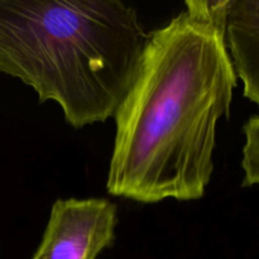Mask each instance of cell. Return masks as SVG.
Wrapping results in <instances>:
<instances>
[{
  "mask_svg": "<svg viewBox=\"0 0 259 259\" xmlns=\"http://www.w3.org/2000/svg\"><path fill=\"white\" fill-rule=\"evenodd\" d=\"M204 14L219 27L244 96L259 103V2L218 0L197 2Z\"/></svg>",
  "mask_w": 259,
  "mask_h": 259,
  "instance_id": "cell-4",
  "label": "cell"
},
{
  "mask_svg": "<svg viewBox=\"0 0 259 259\" xmlns=\"http://www.w3.org/2000/svg\"><path fill=\"white\" fill-rule=\"evenodd\" d=\"M146 39L120 0H0V72L57 103L73 128L114 116Z\"/></svg>",
  "mask_w": 259,
  "mask_h": 259,
  "instance_id": "cell-2",
  "label": "cell"
},
{
  "mask_svg": "<svg viewBox=\"0 0 259 259\" xmlns=\"http://www.w3.org/2000/svg\"><path fill=\"white\" fill-rule=\"evenodd\" d=\"M245 144L242 167L244 171L243 187H252L259 182V118L252 115L244 124Z\"/></svg>",
  "mask_w": 259,
  "mask_h": 259,
  "instance_id": "cell-5",
  "label": "cell"
},
{
  "mask_svg": "<svg viewBox=\"0 0 259 259\" xmlns=\"http://www.w3.org/2000/svg\"><path fill=\"white\" fill-rule=\"evenodd\" d=\"M118 207L104 197L56 200L32 259H98L115 242Z\"/></svg>",
  "mask_w": 259,
  "mask_h": 259,
  "instance_id": "cell-3",
  "label": "cell"
},
{
  "mask_svg": "<svg viewBox=\"0 0 259 259\" xmlns=\"http://www.w3.org/2000/svg\"><path fill=\"white\" fill-rule=\"evenodd\" d=\"M237 76L223 32L199 7L147 34L137 73L116 109L106 190L142 204L204 196L217 124L229 118Z\"/></svg>",
  "mask_w": 259,
  "mask_h": 259,
  "instance_id": "cell-1",
  "label": "cell"
}]
</instances>
